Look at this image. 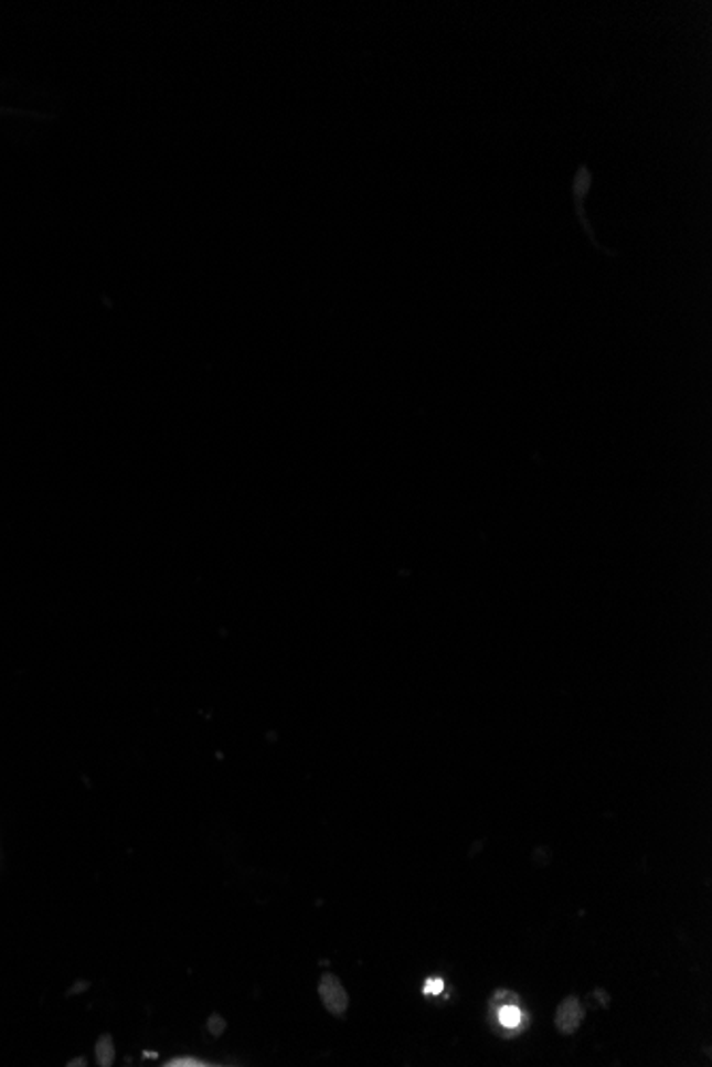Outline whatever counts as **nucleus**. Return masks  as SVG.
Listing matches in <instances>:
<instances>
[{
	"label": "nucleus",
	"mask_w": 712,
	"mask_h": 1067,
	"mask_svg": "<svg viewBox=\"0 0 712 1067\" xmlns=\"http://www.w3.org/2000/svg\"><path fill=\"white\" fill-rule=\"evenodd\" d=\"M167 1066H169V1067H201V1066H208V1064H201V1061H196V1059H171V1061H169V1064H167Z\"/></svg>",
	"instance_id": "0eeeda50"
},
{
	"label": "nucleus",
	"mask_w": 712,
	"mask_h": 1067,
	"mask_svg": "<svg viewBox=\"0 0 712 1067\" xmlns=\"http://www.w3.org/2000/svg\"><path fill=\"white\" fill-rule=\"evenodd\" d=\"M521 1010L519 1006H503L499 1007V1023L506 1027V1029H519L521 1027Z\"/></svg>",
	"instance_id": "20e7f679"
},
{
	"label": "nucleus",
	"mask_w": 712,
	"mask_h": 1067,
	"mask_svg": "<svg viewBox=\"0 0 712 1067\" xmlns=\"http://www.w3.org/2000/svg\"><path fill=\"white\" fill-rule=\"evenodd\" d=\"M581 1021H583V1006L576 997H567L565 1002L559 1004L557 1016H555L559 1034H563V1036L574 1034L578 1029Z\"/></svg>",
	"instance_id": "f03ea898"
},
{
	"label": "nucleus",
	"mask_w": 712,
	"mask_h": 1067,
	"mask_svg": "<svg viewBox=\"0 0 712 1067\" xmlns=\"http://www.w3.org/2000/svg\"><path fill=\"white\" fill-rule=\"evenodd\" d=\"M224 1027H226V1023H224L220 1016H216V1014L210 1018V1032H212L214 1036H222Z\"/></svg>",
	"instance_id": "423d86ee"
},
{
	"label": "nucleus",
	"mask_w": 712,
	"mask_h": 1067,
	"mask_svg": "<svg viewBox=\"0 0 712 1067\" xmlns=\"http://www.w3.org/2000/svg\"><path fill=\"white\" fill-rule=\"evenodd\" d=\"M66 1066H68V1067H84V1066H86V1061H84V1059H82V1057H77V1059H73V1061H68V1064H66Z\"/></svg>",
	"instance_id": "6e6552de"
},
{
	"label": "nucleus",
	"mask_w": 712,
	"mask_h": 1067,
	"mask_svg": "<svg viewBox=\"0 0 712 1067\" xmlns=\"http://www.w3.org/2000/svg\"><path fill=\"white\" fill-rule=\"evenodd\" d=\"M318 993H320V1002L325 1004V1007L333 1016H343L346 1014V1010H348V995H346V989H343L340 978L333 977V974H325V977L320 978Z\"/></svg>",
	"instance_id": "f257e3e1"
},
{
	"label": "nucleus",
	"mask_w": 712,
	"mask_h": 1067,
	"mask_svg": "<svg viewBox=\"0 0 712 1067\" xmlns=\"http://www.w3.org/2000/svg\"><path fill=\"white\" fill-rule=\"evenodd\" d=\"M96 1061H98V1066H114V1061H116V1046H114V1037H98V1042H96Z\"/></svg>",
	"instance_id": "7ed1b4c3"
},
{
	"label": "nucleus",
	"mask_w": 712,
	"mask_h": 1067,
	"mask_svg": "<svg viewBox=\"0 0 712 1067\" xmlns=\"http://www.w3.org/2000/svg\"><path fill=\"white\" fill-rule=\"evenodd\" d=\"M442 991H444V980H442V978H432V980H427V984H425V993H427V995H439Z\"/></svg>",
	"instance_id": "39448f33"
}]
</instances>
